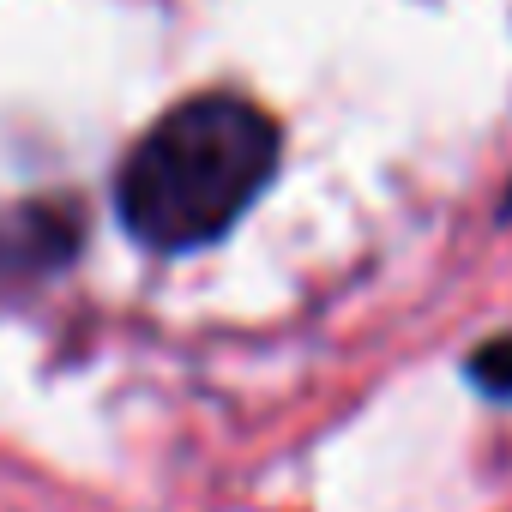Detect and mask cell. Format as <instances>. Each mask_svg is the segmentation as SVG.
Returning <instances> with one entry per match:
<instances>
[{
    "label": "cell",
    "instance_id": "cell-2",
    "mask_svg": "<svg viewBox=\"0 0 512 512\" xmlns=\"http://www.w3.org/2000/svg\"><path fill=\"white\" fill-rule=\"evenodd\" d=\"M464 374H470V386H482L488 398H506V404H512V332H506V338H488L482 350H470Z\"/></svg>",
    "mask_w": 512,
    "mask_h": 512
},
{
    "label": "cell",
    "instance_id": "cell-1",
    "mask_svg": "<svg viewBox=\"0 0 512 512\" xmlns=\"http://www.w3.org/2000/svg\"><path fill=\"white\" fill-rule=\"evenodd\" d=\"M278 157H284V133L260 103L229 91L187 97L121 163L115 181L121 223L151 253L211 247L272 187Z\"/></svg>",
    "mask_w": 512,
    "mask_h": 512
}]
</instances>
